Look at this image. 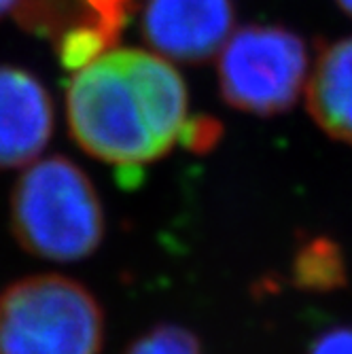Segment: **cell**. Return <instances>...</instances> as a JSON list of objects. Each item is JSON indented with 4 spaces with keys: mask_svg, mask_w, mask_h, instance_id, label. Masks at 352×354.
<instances>
[{
    "mask_svg": "<svg viewBox=\"0 0 352 354\" xmlns=\"http://www.w3.org/2000/svg\"><path fill=\"white\" fill-rule=\"evenodd\" d=\"M66 119L81 151L111 166L136 168L185 138L189 93L170 59L111 47L73 71Z\"/></svg>",
    "mask_w": 352,
    "mask_h": 354,
    "instance_id": "obj_1",
    "label": "cell"
},
{
    "mask_svg": "<svg viewBox=\"0 0 352 354\" xmlns=\"http://www.w3.org/2000/svg\"><path fill=\"white\" fill-rule=\"evenodd\" d=\"M13 240L32 257L77 263L100 248L106 216L95 185L64 155L39 157L24 168L9 198Z\"/></svg>",
    "mask_w": 352,
    "mask_h": 354,
    "instance_id": "obj_2",
    "label": "cell"
},
{
    "mask_svg": "<svg viewBox=\"0 0 352 354\" xmlns=\"http://www.w3.org/2000/svg\"><path fill=\"white\" fill-rule=\"evenodd\" d=\"M104 310L64 274H32L0 291V354H102Z\"/></svg>",
    "mask_w": 352,
    "mask_h": 354,
    "instance_id": "obj_3",
    "label": "cell"
},
{
    "mask_svg": "<svg viewBox=\"0 0 352 354\" xmlns=\"http://www.w3.org/2000/svg\"><path fill=\"white\" fill-rule=\"evenodd\" d=\"M223 100L248 115H280L297 104L306 89L310 57L299 35L282 26L234 30L216 53Z\"/></svg>",
    "mask_w": 352,
    "mask_h": 354,
    "instance_id": "obj_4",
    "label": "cell"
},
{
    "mask_svg": "<svg viewBox=\"0 0 352 354\" xmlns=\"http://www.w3.org/2000/svg\"><path fill=\"white\" fill-rule=\"evenodd\" d=\"M127 0H19L17 21L53 41L62 64L77 71L111 49L125 17Z\"/></svg>",
    "mask_w": 352,
    "mask_h": 354,
    "instance_id": "obj_5",
    "label": "cell"
},
{
    "mask_svg": "<svg viewBox=\"0 0 352 354\" xmlns=\"http://www.w3.org/2000/svg\"><path fill=\"white\" fill-rule=\"evenodd\" d=\"M234 24L232 0H149L142 35L151 51L162 57L200 64L223 49Z\"/></svg>",
    "mask_w": 352,
    "mask_h": 354,
    "instance_id": "obj_6",
    "label": "cell"
},
{
    "mask_svg": "<svg viewBox=\"0 0 352 354\" xmlns=\"http://www.w3.org/2000/svg\"><path fill=\"white\" fill-rule=\"evenodd\" d=\"M53 136V104L45 85L21 68L0 66V172L30 166Z\"/></svg>",
    "mask_w": 352,
    "mask_h": 354,
    "instance_id": "obj_7",
    "label": "cell"
},
{
    "mask_svg": "<svg viewBox=\"0 0 352 354\" xmlns=\"http://www.w3.org/2000/svg\"><path fill=\"white\" fill-rule=\"evenodd\" d=\"M304 91L314 123L333 140L352 145V37L318 53Z\"/></svg>",
    "mask_w": 352,
    "mask_h": 354,
    "instance_id": "obj_8",
    "label": "cell"
},
{
    "mask_svg": "<svg viewBox=\"0 0 352 354\" xmlns=\"http://www.w3.org/2000/svg\"><path fill=\"white\" fill-rule=\"evenodd\" d=\"M346 274L344 252L331 238H310L295 252L293 280L304 291H335L346 284Z\"/></svg>",
    "mask_w": 352,
    "mask_h": 354,
    "instance_id": "obj_9",
    "label": "cell"
},
{
    "mask_svg": "<svg viewBox=\"0 0 352 354\" xmlns=\"http://www.w3.org/2000/svg\"><path fill=\"white\" fill-rule=\"evenodd\" d=\"M123 354H204L194 331L180 325H157L136 337Z\"/></svg>",
    "mask_w": 352,
    "mask_h": 354,
    "instance_id": "obj_10",
    "label": "cell"
},
{
    "mask_svg": "<svg viewBox=\"0 0 352 354\" xmlns=\"http://www.w3.org/2000/svg\"><path fill=\"white\" fill-rule=\"evenodd\" d=\"M306 354H352V325L333 327L318 335Z\"/></svg>",
    "mask_w": 352,
    "mask_h": 354,
    "instance_id": "obj_11",
    "label": "cell"
},
{
    "mask_svg": "<svg viewBox=\"0 0 352 354\" xmlns=\"http://www.w3.org/2000/svg\"><path fill=\"white\" fill-rule=\"evenodd\" d=\"M17 3L19 0H0V17H3L5 13H9L11 9H15Z\"/></svg>",
    "mask_w": 352,
    "mask_h": 354,
    "instance_id": "obj_12",
    "label": "cell"
},
{
    "mask_svg": "<svg viewBox=\"0 0 352 354\" xmlns=\"http://www.w3.org/2000/svg\"><path fill=\"white\" fill-rule=\"evenodd\" d=\"M335 3L340 5V9H342L344 13H348V15L352 17V0H335Z\"/></svg>",
    "mask_w": 352,
    "mask_h": 354,
    "instance_id": "obj_13",
    "label": "cell"
}]
</instances>
